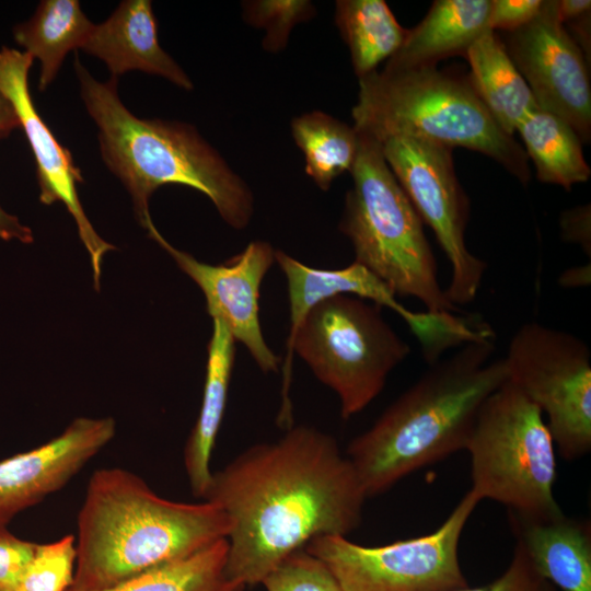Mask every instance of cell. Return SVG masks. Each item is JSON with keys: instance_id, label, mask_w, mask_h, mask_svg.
I'll use <instances>...</instances> for the list:
<instances>
[{"instance_id": "cell-1", "label": "cell", "mask_w": 591, "mask_h": 591, "mask_svg": "<svg viewBox=\"0 0 591 591\" xmlns=\"http://www.w3.org/2000/svg\"><path fill=\"white\" fill-rule=\"evenodd\" d=\"M367 498L333 436L292 425L212 472L202 499L227 514L225 572L247 587L312 540L347 536L360 525Z\"/></svg>"}, {"instance_id": "cell-2", "label": "cell", "mask_w": 591, "mask_h": 591, "mask_svg": "<svg viewBox=\"0 0 591 591\" xmlns=\"http://www.w3.org/2000/svg\"><path fill=\"white\" fill-rule=\"evenodd\" d=\"M495 339L470 341L430 364L350 441L346 455L368 498L465 450L482 405L507 381L503 358L491 360Z\"/></svg>"}, {"instance_id": "cell-3", "label": "cell", "mask_w": 591, "mask_h": 591, "mask_svg": "<svg viewBox=\"0 0 591 591\" xmlns=\"http://www.w3.org/2000/svg\"><path fill=\"white\" fill-rule=\"evenodd\" d=\"M229 532L227 514L213 502L169 500L127 470H96L78 513L77 560L67 591L112 589Z\"/></svg>"}, {"instance_id": "cell-4", "label": "cell", "mask_w": 591, "mask_h": 591, "mask_svg": "<svg viewBox=\"0 0 591 591\" xmlns=\"http://www.w3.org/2000/svg\"><path fill=\"white\" fill-rule=\"evenodd\" d=\"M80 93L99 129L101 157L130 194L139 223L152 220L149 199L162 185L179 184L206 195L231 228H246L254 196L245 183L197 131L182 121L142 119L129 112L117 92V78H93L78 55Z\"/></svg>"}, {"instance_id": "cell-5", "label": "cell", "mask_w": 591, "mask_h": 591, "mask_svg": "<svg viewBox=\"0 0 591 591\" xmlns=\"http://www.w3.org/2000/svg\"><path fill=\"white\" fill-rule=\"evenodd\" d=\"M352 118L358 132L379 142L412 134L480 152L523 184L530 179L524 149L495 121L468 77L436 66L375 70L359 79Z\"/></svg>"}, {"instance_id": "cell-6", "label": "cell", "mask_w": 591, "mask_h": 591, "mask_svg": "<svg viewBox=\"0 0 591 591\" xmlns=\"http://www.w3.org/2000/svg\"><path fill=\"white\" fill-rule=\"evenodd\" d=\"M358 136L352 187L338 225L352 245L354 262L384 281L396 297L419 300L429 313H459L439 282L424 222L387 165L381 143Z\"/></svg>"}, {"instance_id": "cell-7", "label": "cell", "mask_w": 591, "mask_h": 591, "mask_svg": "<svg viewBox=\"0 0 591 591\" xmlns=\"http://www.w3.org/2000/svg\"><path fill=\"white\" fill-rule=\"evenodd\" d=\"M382 308L339 294L311 309L286 345L278 424L292 426L289 396L293 354L316 379L332 389L344 419L363 410L384 389L389 374L409 352V345L391 327Z\"/></svg>"}, {"instance_id": "cell-8", "label": "cell", "mask_w": 591, "mask_h": 591, "mask_svg": "<svg viewBox=\"0 0 591 591\" xmlns=\"http://www.w3.org/2000/svg\"><path fill=\"white\" fill-rule=\"evenodd\" d=\"M555 449L540 408L507 380L482 405L465 447L471 490L520 517L559 514Z\"/></svg>"}, {"instance_id": "cell-9", "label": "cell", "mask_w": 591, "mask_h": 591, "mask_svg": "<svg viewBox=\"0 0 591 591\" xmlns=\"http://www.w3.org/2000/svg\"><path fill=\"white\" fill-rule=\"evenodd\" d=\"M479 501L470 489L444 522L426 535L381 546L329 535L304 548L325 563L341 591H454L468 586L459 544Z\"/></svg>"}, {"instance_id": "cell-10", "label": "cell", "mask_w": 591, "mask_h": 591, "mask_svg": "<svg viewBox=\"0 0 591 591\" xmlns=\"http://www.w3.org/2000/svg\"><path fill=\"white\" fill-rule=\"evenodd\" d=\"M507 380L542 412L565 460L591 449V351L576 335L537 322L520 326L503 357Z\"/></svg>"}, {"instance_id": "cell-11", "label": "cell", "mask_w": 591, "mask_h": 591, "mask_svg": "<svg viewBox=\"0 0 591 591\" xmlns=\"http://www.w3.org/2000/svg\"><path fill=\"white\" fill-rule=\"evenodd\" d=\"M380 143L387 165L450 262L447 298L457 309L472 303L487 264L466 245L470 200L456 177L452 148L412 134L392 135Z\"/></svg>"}, {"instance_id": "cell-12", "label": "cell", "mask_w": 591, "mask_h": 591, "mask_svg": "<svg viewBox=\"0 0 591 591\" xmlns=\"http://www.w3.org/2000/svg\"><path fill=\"white\" fill-rule=\"evenodd\" d=\"M502 40L537 106L565 120L581 142L591 138V86L587 58L544 1L538 14Z\"/></svg>"}, {"instance_id": "cell-13", "label": "cell", "mask_w": 591, "mask_h": 591, "mask_svg": "<svg viewBox=\"0 0 591 591\" xmlns=\"http://www.w3.org/2000/svg\"><path fill=\"white\" fill-rule=\"evenodd\" d=\"M144 229L200 288L211 318H218L227 326L264 373L277 372L282 359L266 343L259 321L260 286L275 263L271 244L260 240L250 242L223 264L211 265L171 245L152 220Z\"/></svg>"}, {"instance_id": "cell-14", "label": "cell", "mask_w": 591, "mask_h": 591, "mask_svg": "<svg viewBox=\"0 0 591 591\" xmlns=\"http://www.w3.org/2000/svg\"><path fill=\"white\" fill-rule=\"evenodd\" d=\"M33 58L25 51L0 49V90L9 99L25 132L36 161L39 200L44 205L61 201L73 217L79 236L92 264L94 287L100 289L102 262L116 247L99 236L85 216L77 193L83 177L69 150L62 147L38 115L28 90Z\"/></svg>"}, {"instance_id": "cell-15", "label": "cell", "mask_w": 591, "mask_h": 591, "mask_svg": "<svg viewBox=\"0 0 591 591\" xmlns=\"http://www.w3.org/2000/svg\"><path fill=\"white\" fill-rule=\"evenodd\" d=\"M111 417H79L48 442L0 462V525L61 489L114 437Z\"/></svg>"}, {"instance_id": "cell-16", "label": "cell", "mask_w": 591, "mask_h": 591, "mask_svg": "<svg viewBox=\"0 0 591 591\" xmlns=\"http://www.w3.org/2000/svg\"><path fill=\"white\" fill-rule=\"evenodd\" d=\"M275 262L287 280L290 308L287 344L312 308L339 294L354 296L392 310L404 320L415 337L424 336L431 327L429 313L407 309L384 281L356 262L337 269L315 268L280 250H275Z\"/></svg>"}, {"instance_id": "cell-17", "label": "cell", "mask_w": 591, "mask_h": 591, "mask_svg": "<svg viewBox=\"0 0 591 591\" xmlns=\"http://www.w3.org/2000/svg\"><path fill=\"white\" fill-rule=\"evenodd\" d=\"M82 50L103 60L113 77L141 70L163 77L185 90L192 80L159 44L149 0H125L103 23L93 26Z\"/></svg>"}, {"instance_id": "cell-18", "label": "cell", "mask_w": 591, "mask_h": 591, "mask_svg": "<svg viewBox=\"0 0 591 591\" xmlns=\"http://www.w3.org/2000/svg\"><path fill=\"white\" fill-rule=\"evenodd\" d=\"M519 544L556 590L591 591V526L563 512L547 518L509 513Z\"/></svg>"}, {"instance_id": "cell-19", "label": "cell", "mask_w": 591, "mask_h": 591, "mask_svg": "<svg viewBox=\"0 0 591 591\" xmlns=\"http://www.w3.org/2000/svg\"><path fill=\"white\" fill-rule=\"evenodd\" d=\"M491 0H436L422 21L407 30L398 50L387 59L386 69L436 66L462 55L489 27Z\"/></svg>"}, {"instance_id": "cell-20", "label": "cell", "mask_w": 591, "mask_h": 591, "mask_svg": "<svg viewBox=\"0 0 591 591\" xmlns=\"http://www.w3.org/2000/svg\"><path fill=\"white\" fill-rule=\"evenodd\" d=\"M235 350V340L227 326L213 318L201 407L184 449L190 490L199 498L204 497L212 474L210 457L225 412Z\"/></svg>"}, {"instance_id": "cell-21", "label": "cell", "mask_w": 591, "mask_h": 591, "mask_svg": "<svg viewBox=\"0 0 591 591\" xmlns=\"http://www.w3.org/2000/svg\"><path fill=\"white\" fill-rule=\"evenodd\" d=\"M465 58L476 93L499 127L513 137L520 123L538 106L502 39L488 30L467 49Z\"/></svg>"}, {"instance_id": "cell-22", "label": "cell", "mask_w": 591, "mask_h": 591, "mask_svg": "<svg viewBox=\"0 0 591 591\" xmlns=\"http://www.w3.org/2000/svg\"><path fill=\"white\" fill-rule=\"evenodd\" d=\"M93 26L79 1L44 0L28 21L14 27L15 42L40 62L42 92L57 76L66 55L82 47Z\"/></svg>"}, {"instance_id": "cell-23", "label": "cell", "mask_w": 591, "mask_h": 591, "mask_svg": "<svg viewBox=\"0 0 591 591\" xmlns=\"http://www.w3.org/2000/svg\"><path fill=\"white\" fill-rule=\"evenodd\" d=\"M517 131L541 182L570 190L575 184L589 179L591 170L583 157L582 142L565 120L536 107L520 123Z\"/></svg>"}, {"instance_id": "cell-24", "label": "cell", "mask_w": 591, "mask_h": 591, "mask_svg": "<svg viewBox=\"0 0 591 591\" xmlns=\"http://www.w3.org/2000/svg\"><path fill=\"white\" fill-rule=\"evenodd\" d=\"M335 21L349 48L358 79L391 58L407 34L383 0H339Z\"/></svg>"}, {"instance_id": "cell-25", "label": "cell", "mask_w": 591, "mask_h": 591, "mask_svg": "<svg viewBox=\"0 0 591 591\" xmlns=\"http://www.w3.org/2000/svg\"><path fill=\"white\" fill-rule=\"evenodd\" d=\"M291 132L303 152L305 172L320 189H329L337 176L351 171L359 149L354 126L312 111L292 119Z\"/></svg>"}, {"instance_id": "cell-26", "label": "cell", "mask_w": 591, "mask_h": 591, "mask_svg": "<svg viewBox=\"0 0 591 591\" xmlns=\"http://www.w3.org/2000/svg\"><path fill=\"white\" fill-rule=\"evenodd\" d=\"M228 540H219L104 591H244L225 572Z\"/></svg>"}, {"instance_id": "cell-27", "label": "cell", "mask_w": 591, "mask_h": 591, "mask_svg": "<svg viewBox=\"0 0 591 591\" xmlns=\"http://www.w3.org/2000/svg\"><path fill=\"white\" fill-rule=\"evenodd\" d=\"M77 560L76 538L37 544L18 591H67L73 581Z\"/></svg>"}, {"instance_id": "cell-28", "label": "cell", "mask_w": 591, "mask_h": 591, "mask_svg": "<svg viewBox=\"0 0 591 591\" xmlns=\"http://www.w3.org/2000/svg\"><path fill=\"white\" fill-rule=\"evenodd\" d=\"M247 23L265 30L263 47L271 53L282 50L291 30L315 14L314 5L306 0H257L242 3Z\"/></svg>"}, {"instance_id": "cell-29", "label": "cell", "mask_w": 591, "mask_h": 591, "mask_svg": "<svg viewBox=\"0 0 591 591\" xmlns=\"http://www.w3.org/2000/svg\"><path fill=\"white\" fill-rule=\"evenodd\" d=\"M260 583L266 591H341L325 563L305 548L283 558Z\"/></svg>"}, {"instance_id": "cell-30", "label": "cell", "mask_w": 591, "mask_h": 591, "mask_svg": "<svg viewBox=\"0 0 591 591\" xmlns=\"http://www.w3.org/2000/svg\"><path fill=\"white\" fill-rule=\"evenodd\" d=\"M454 591H557L534 568L522 547L515 543L512 559L505 572L484 586Z\"/></svg>"}, {"instance_id": "cell-31", "label": "cell", "mask_w": 591, "mask_h": 591, "mask_svg": "<svg viewBox=\"0 0 591 591\" xmlns=\"http://www.w3.org/2000/svg\"><path fill=\"white\" fill-rule=\"evenodd\" d=\"M37 543L13 535L0 525V591H18Z\"/></svg>"}, {"instance_id": "cell-32", "label": "cell", "mask_w": 591, "mask_h": 591, "mask_svg": "<svg viewBox=\"0 0 591 591\" xmlns=\"http://www.w3.org/2000/svg\"><path fill=\"white\" fill-rule=\"evenodd\" d=\"M542 0H491L489 27L515 31L533 20L543 7Z\"/></svg>"}, {"instance_id": "cell-33", "label": "cell", "mask_w": 591, "mask_h": 591, "mask_svg": "<svg viewBox=\"0 0 591 591\" xmlns=\"http://www.w3.org/2000/svg\"><path fill=\"white\" fill-rule=\"evenodd\" d=\"M590 218V205H584L564 211L559 220L563 239L569 243L579 244L589 257L591 251Z\"/></svg>"}, {"instance_id": "cell-34", "label": "cell", "mask_w": 591, "mask_h": 591, "mask_svg": "<svg viewBox=\"0 0 591 591\" xmlns=\"http://www.w3.org/2000/svg\"><path fill=\"white\" fill-rule=\"evenodd\" d=\"M0 239L4 241L18 240L30 244L34 241L32 230L22 224L18 217L8 213L0 206Z\"/></svg>"}, {"instance_id": "cell-35", "label": "cell", "mask_w": 591, "mask_h": 591, "mask_svg": "<svg viewBox=\"0 0 591 591\" xmlns=\"http://www.w3.org/2000/svg\"><path fill=\"white\" fill-rule=\"evenodd\" d=\"M591 9L590 0H558L556 1V13L559 21L564 24L572 21Z\"/></svg>"}, {"instance_id": "cell-36", "label": "cell", "mask_w": 591, "mask_h": 591, "mask_svg": "<svg viewBox=\"0 0 591 591\" xmlns=\"http://www.w3.org/2000/svg\"><path fill=\"white\" fill-rule=\"evenodd\" d=\"M18 127L20 120L14 107L0 90V139L8 137Z\"/></svg>"}, {"instance_id": "cell-37", "label": "cell", "mask_w": 591, "mask_h": 591, "mask_svg": "<svg viewBox=\"0 0 591 591\" xmlns=\"http://www.w3.org/2000/svg\"><path fill=\"white\" fill-rule=\"evenodd\" d=\"M590 265L572 267L564 271L559 278L561 287L578 288L590 283Z\"/></svg>"}]
</instances>
